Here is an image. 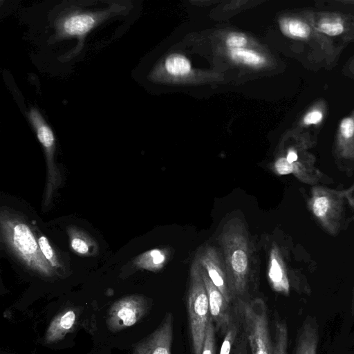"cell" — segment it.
I'll use <instances>...</instances> for the list:
<instances>
[{"label": "cell", "instance_id": "6da1fadb", "mask_svg": "<svg viewBox=\"0 0 354 354\" xmlns=\"http://www.w3.org/2000/svg\"><path fill=\"white\" fill-rule=\"evenodd\" d=\"M219 244L233 301L250 299L253 280L252 243L243 221L228 220L220 234Z\"/></svg>", "mask_w": 354, "mask_h": 354}, {"label": "cell", "instance_id": "7a4b0ae2", "mask_svg": "<svg viewBox=\"0 0 354 354\" xmlns=\"http://www.w3.org/2000/svg\"><path fill=\"white\" fill-rule=\"evenodd\" d=\"M306 204L319 227L328 235L337 236L354 222V182L347 188L311 186Z\"/></svg>", "mask_w": 354, "mask_h": 354}, {"label": "cell", "instance_id": "3957f363", "mask_svg": "<svg viewBox=\"0 0 354 354\" xmlns=\"http://www.w3.org/2000/svg\"><path fill=\"white\" fill-rule=\"evenodd\" d=\"M0 231L1 241L27 268L45 277L56 272L43 256L37 238L21 216L1 209Z\"/></svg>", "mask_w": 354, "mask_h": 354}, {"label": "cell", "instance_id": "277c9868", "mask_svg": "<svg viewBox=\"0 0 354 354\" xmlns=\"http://www.w3.org/2000/svg\"><path fill=\"white\" fill-rule=\"evenodd\" d=\"M292 142L274 161V169L279 175H293L308 185H328L333 179L317 166L316 156L311 151L317 144V137L309 132L295 131Z\"/></svg>", "mask_w": 354, "mask_h": 354}, {"label": "cell", "instance_id": "5b68a950", "mask_svg": "<svg viewBox=\"0 0 354 354\" xmlns=\"http://www.w3.org/2000/svg\"><path fill=\"white\" fill-rule=\"evenodd\" d=\"M233 309L252 354H273L274 343L265 301L259 297L236 299Z\"/></svg>", "mask_w": 354, "mask_h": 354}, {"label": "cell", "instance_id": "8992f818", "mask_svg": "<svg viewBox=\"0 0 354 354\" xmlns=\"http://www.w3.org/2000/svg\"><path fill=\"white\" fill-rule=\"evenodd\" d=\"M187 311L193 354H201L211 315L201 264L196 257L194 259L190 268Z\"/></svg>", "mask_w": 354, "mask_h": 354}, {"label": "cell", "instance_id": "52a82bcc", "mask_svg": "<svg viewBox=\"0 0 354 354\" xmlns=\"http://www.w3.org/2000/svg\"><path fill=\"white\" fill-rule=\"evenodd\" d=\"M276 243L270 250L268 266L269 283L276 292L288 296L290 291L310 295L312 288L308 274L315 270L305 267H294L286 259L287 253Z\"/></svg>", "mask_w": 354, "mask_h": 354}, {"label": "cell", "instance_id": "ba28073f", "mask_svg": "<svg viewBox=\"0 0 354 354\" xmlns=\"http://www.w3.org/2000/svg\"><path fill=\"white\" fill-rule=\"evenodd\" d=\"M282 32L288 37L307 43L322 53L328 64H333L343 46H337L335 41L315 28L301 15L287 16L279 21Z\"/></svg>", "mask_w": 354, "mask_h": 354}, {"label": "cell", "instance_id": "9c48e42d", "mask_svg": "<svg viewBox=\"0 0 354 354\" xmlns=\"http://www.w3.org/2000/svg\"><path fill=\"white\" fill-rule=\"evenodd\" d=\"M301 15L316 30L334 41L354 40V16L342 12L305 10Z\"/></svg>", "mask_w": 354, "mask_h": 354}, {"label": "cell", "instance_id": "30bf717a", "mask_svg": "<svg viewBox=\"0 0 354 354\" xmlns=\"http://www.w3.org/2000/svg\"><path fill=\"white\" fill-rule=\"evenodd\" d=\"M28 118L34 127L38 140L45 151L47 163V180L44 204L47 206L51 201L53 193L62 184L60 171L54 162L55 136L51 129L37 109H32L28 113Z\"/></svg>", "mask_w": 354, "mask_h": 354}, {"label": "cell", "instance_id": "8fae6325", "mask_svg": "<svg viewBox=\"0 0 354 354\" xmlns=\"http://www.w3.org/2000/svg\"><path fill=\"white\" fill-rule=\"evenodd\" d=\"M337 169L351 176L354 172V109L339 121L333 145Z\"/></svg>", "mask_w": 354, "mask_h": 354}, {"label": "cell", "instance_id": "7c38bea8", "mask_svg": "<svg viewBox=\"0 0 354 354\" xmlns=\"http://www.w3.org/2000/svg\"><path fill=\"white\" fill-rule=\"evenodd\" d=\"M147 300L140 295H130L114 302L109 309L107 325L110 330L117 332L138 322L147 312Z\"/></svg>", "mask_w": 354, "mask_h": 354}, {"label": "cell", "instance_id": "4fadbf2b", "mask_svg": "<svg viewBox=\"0 0 354 354\" xmlns=\"http://www.w3.org/2000/svg\"><path fill=\"white\" fill-rule=\"evenodd\" d=\"M208 277L229 303L233 301L221 250L209 244L202 246L196 256Z\"/></svg>", "mask_w": 354, "mask_h": 354}, {"label": "cell", "instance_id": "5bb4252c", "mask_svg": "<svg viewBox=\"0 0 354 354\" xmlns=\"http://www.w3.org/2000/svg\"><path fill=\"white\" fill-rule=\"evenodd\" d=\"M174 317L167 312L158 326L134 346L132 354H172Z\"/></svg>", "mask_w": 354, "mask_h": 354}, {"label": "cell", "instance_id": "9a60e30c", "mask_svg": "<svg viewBox=\"0 0 354 354\" xmlns=\"http://www.w3.org/2000/svg\"><path fill=\"white\" fill-rule=\"evenodd\" d=\"M202 277L206 288L209 312L215 330L224 334L233 322L235 315L231 304L224 297L201 266Z\"/></svg>", "mask_w": 354, "mask_h": 354}, {"label": "cell", "instance_id": "2e32d148", "mask_svg": "<svg viewBox=\"0 0 354 354\" xmlns=\"http://www.w3.org/2000/svg\"><path fill=\"white\" fill-rule=\"evenodd\" d=\"M319 324L315 316L307 315L297 335L295 354H317Z\"/></svg>", "mask_w": 354, "mask_h": 354}, {"label": "cell", "instance_id": "e0dca14e", "mask_svg": "<svg viewBox=\"0 0 354 354\" xmlns=\"http://www.w3.org/2000/svg\"><path fill=\"white\" fill-rule=\"evenodd\" d=\"M76 314L73 310H65L56 316L50 322L45 335L47 344H52L63 339L73 328Z\"/></svg>", "mask_w": 354, "mask_h": 354}, {"label": "cell", "instance_id": "ac0fdd59", "mask_svg": "<svg viewBox=\"0 0 354 354\" xmlns=\"http://www.w3.org/2000/svg\"><path fill=\"white\" fill-rule=\"evenodd\" d=\"M328 104L324 99H319L313 102L304 112L300 118L299 131L310 132L309 129L319 128L326 118Z\"/></svg>", "mask_w": 354, "mask_h": 354}, {"label": "cell", "instance_id": "d6986e66", "mask_svg": "<svg viewBox=\"0 0 354 354\" xmlns=\"http://www.w3.org/2000/svg\"><path fill=\"white\" fill-rule=\"evenodd\" d=\"M71 249L81 256L94 255L98 252L96 241L86 232L73 225L67 227Z\"/></svg>", "mask_w": 354, "mask_h": 354}, {"label": "cell", "instance_id": "ffe728a7", "mask_svg": "<svg viewBox=\"0 0 354 354\" xmlns=\"http://www.w3.org/2000/svg\"><path fill=\"white\" fill-rule=\"evenodd\" d=\"M168 255L166 249L156 248L140 254L134 259L133 263L140 269L158 271L163 268Z\"/></svg>", "mask_w": 354, "mask_h": 354}, {"label": "cell", "instance_id": "44dd1931", "mask_svg": "<svg viewBox=\"0 0 354 354\" xmlns=\"http://www.w3.org/2000/svg\"><path fill=\"white\" fill-rule=\"evenodd\" d=\"M93 16L80 14L70 16L63 23V30L70 35L82 36L89 31L95 25Z\"/></svg>", "mask_w": 354, "mask_h": 354}, {"label": "cell", "instance_id": "7402d4cb", "mask_svg": "<svg viewBox=\"0 0 354 354\" xmlns=\"http://www.w3.org/2000/svg\"><path fill=\"white\" fill-rule=\"evenodd\" d=\"M273 354H288V330L286 322L277 317L274 322Z\"/></svg>", "mask_w": 354, "mask_h": 354}, {"label": "cell", "instance_id": "603a6c76", "mask_svg": "<svg viewBox=\"0 0 354 354\" xmlns=\"http://www.w3.org/2000/svg\"><path fill=\"white\" fill-rule=\"evenodd\" d=\"M165 65L167 72L173 75H184L191 70L189 61L180 54H173L169 56Z\"/></svg>", "mask_w": 354, "mask_h": 354}, {"label": "cell", "instance_id": "cb8c5ba5", "mask_svg": "<svg viewBox=\"0 0 354 354\" xmlns=\"http://www.w3.org/2000/svg\"><path fill=\"white\" fill-rule=\"evenodd\" d=\"M37 239L41 252L48 263L55 270L62 268V263L48 239L44 235L38 236Z\"/></svg>", "mask_w": 354, "mask_h": 354}, {"label": "cell", "instance_id": "d4e9b609", "mask_svg": "<svg viewBox=\"0 0 354 354\" xmlns=\"http://www.w3.org/2000/svg\"><path fill=\"white\" fill-rule=\"evenodd\" d=\"M232 59L250 65H259L265 62V59L254 51L244 48H231Z\"/></svg>", "mask_w": 354, "mask_h": 354}, {"label": "cell", "instance_id": "484cf974", "mask_svg": "<svg viewBox=\"0 0 354 354\" xmlns=\"http://www.w3.org/2000/svg\"><path fill=\"white\" fill-rule=\"evenodd\" d=\"M240 330L239 323L235 316L233 322L225 333L219 354H230Z\"/></svg>", "mask_w": 354, "mask_h": 354}, {"label": "cell", "instance_id": "4316f807", "mask_svg": "<svg viewBox=\"0 0 354 354\" xmlns=\"http://www.w3.org/2000/svg\"><path fill=\"white\" fill-rule=\"evenodd\" d=\"M215 326L212 317L206 330L201 354H215Z\"/></svg>", "mask_w": 354, "mask_h": 354}, {"label": "cell", "instance_id": "83f0119b", "mask_svg": "<svg viewBox=\"0 0 354 354\" xmlns=\"http://www.w3.org/2000/svg\"><path fill=\"white\" fill-rule=\"evenodd\" d=\"M247 40L241 35H232L226 40V44L231 48H241L245 45Z\"/></svg>", "mask_w": 354, "mask_h": 354}, {"label": "cell", "instance_id": "f1b7e54d", "mask_svg": "<svg viewBox=\"0 0 354 354\" xmlns=\"http://www.w3.org/2000/svg\"><path fill=\"white\" fill-rule=\"evenodd\" d=\"M242 336H243V338L239 342V344L236 346V350L234 354H247L246 344L248 342H247L246 338L243 333H242Z\"/></svg>", "mask_w": 354, "mask_h": 354}, {"label": "cell", "instance_id": "f546056e", "mask_svg": "<svg viewBox=\"0 0 354 354\" xmlns=\"http://www.w3.org/2000/svg\"><path fill=\"white\" fill-rule=\"evenodd\" d=\"M344 71L349 77L354 78V57L348 62Z\"/></svg>", "mask_w": 354, "mask_h": 354}, {"label": "cell", "instance_id": "4dcf8cb0", "mask_svg": "<svg viewBox=\"0 0 354 354\" xmlns=\"http://www.w3.org/2000/svg\"><path fill=\"white\" fill-rule=\"evenodd\" d=\"M335 3L345 6H354V0H336Z\"/></svg>", "mask_w": 354, "mask_h": 354}, {"label": "cell", "instance_id": "1f68e13d", "mask_svg": "<svg viewBox=\"0 0 354 354\" xmlns=\"http://www.w3.org/2000/svg\"><path fill=\"white\" fill-rule=\"evenodd\" d=\"M351 314L352 316L354 315V287L352 292L351 304Z\"/></svg>", "mask_w": 354, "mask_h": 354}, {"label": "cell", "instance_id": "d6a6232c", "mask_svg": "<svg viewBox=\"0 0 354 354\" xmlns=\"http://www.w3.org/2000/svg\"><path fill=\"white\" fill-rule=\"evenodd\" d=\"M354 354V353H353Z\"/></svg>", "mask_w": 354, "mask_h": 354}]
</instances>
